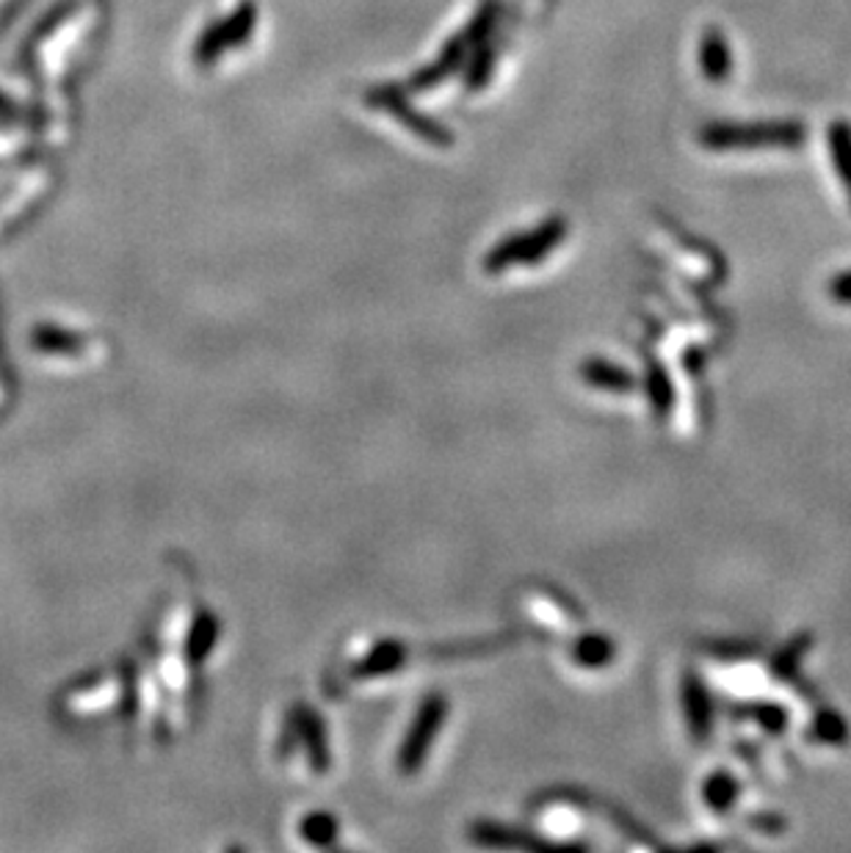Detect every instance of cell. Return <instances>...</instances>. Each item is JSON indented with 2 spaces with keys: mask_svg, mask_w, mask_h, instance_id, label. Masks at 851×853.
<instances>
[{
  "mask_svg": "<svg viewBox=\"0 0 851 853\" xmlns=\"http://www.w3.org/2000/svg\"><path fill=\"white\" fill-rule=\"evenodd\" d=\"M807 127L799 120H758V122H705L696 130V141L707 152H763L785 149L794 152L805 144Z\"/></svg>",
  "mask_w": 851,
  "mask_h": 853,
  "instance_id": "cell-1",
  "label": "cell"
},
{
  "mask_svg": "<svg viewBox=\"0 0 851 853\" xmlns=\"http://www.w3.org/2000/svg\"><path fill=\"white\" fill-rule=\"evenodd\" d=\"M498 18H501V0H484L478 12L473 14L470 23L462 31H456L454 39L445 42L443 50L438 53V58H434L432 64L420 67L418 72L409 78L407 87L412 89V92H426V89H434L443 81H449L451 75L459 72V69L470 61L473 53L492 36Z\"/></svg>",
  "mask_w": 851,
  "mask_h": 853,
  "instance_id": "cell-2",
  "label": "cell"
},
{
  "mask_svg": "<svg viewBox=\"0 0 851 853\" xmlns=\"http://www.w3.org/2000/svg\"><path fill=\"white\" fill-rule=\"evenodd\" d=\"M254 29H258V7L252 0H243L241 7L232 9L227 18L216 20L202 31L200 39L194 42V64L202 69H211L213 64L222 61V56L252 42Z\"/></svg>",
  "mask_w": 851,
  "mask_h": 853,
  "instance_id": "cell-3",
  "label": "cell"
},
{
  "mask_svg": "<svg viewBox=\"0 0 851 853\" xmlns=\"http://www.w3.org/2000/svg\"><path fill=\"white\" fill-rule=\"evenodd\" d=\"M365 105L374 111H385L393 120L401 122V127H407L412 136H418L420 141H429L440 149H449L454 144V133L445 125H440L432 116L420 114L412 105L407 103V94L401 87H393V83H379V87L368 89L365 92Z\"/></svg>",
  "mask_w": 851,
  "mask_h": 853,
  "instance_id": "cell-4",
  "label": "cell"
},
{
  "mask_svg": "<svg viewBox=\"0 0 851 853\" xmlns=\"http://www.w3.org/2000/svg\"><path fill=\"white\" fill-rule=\"evenodd\" d=\"M567 236V221L561 216L547 218L545 224H540L536 229L529 232H520V236L507 238L501 241L492 252L487 254V269L489 271H503L509 265H523V263H536V260L545 258L551 249H556L558 243Z\"/></svg>",
  "mask_w": 851,
  "mask_h": 853,
  "instance_id": "cell-5",
  "label": "cell"
},
{
  "mask_svg": "<svg viewBox=\"0 0 851 853\" xmlns=\"http://www.w3.org/2000/svg\"><path fill=\"white\" fill-rule=\"evenodd\" d=\"M700 69L711 83H725L733 72V50L722 29L711 25L700 39Z\"/></svg>",
  "mask_w": 851,
  "mask_h": 853,
  "instance_id": "cell-6",
  "label": "cell"
},
{
  "mask_svg": "<svg viewBox=\"0 0 851 853\" xmlns=\"http://www.w3.org/2000/svg\"><path fill=\"white\" fill-rule=\"evenodd\" d=\"M827 144L835 174H838L840 185H843L851 202V122L835 120L827 130Z\"/></svg>",
  "mask_w": 851,
  "mask_h": 853,
  "instance_id": "cell-7",
  "label": "cell"
},
{
  "mask_svg": "<svg viewBox=\"0 0 851 853\" xmlns=\"http://www.w3.org/2000/svg\"><path fill=\"white\" fill-rule=\"evenodd\" d=\"M492 69H495V50L487 45V42H484V45L478 47L476 53H473L470 69H467L465 87L470 89V92H478V89H484V87H487V81H489V75H492Z\"/></svg>",
  "mask_w": 851,
  "mask_h": 853,
  "instance_id": "cell-8",
  "label": "cell"
},
{
  "mask_svg": "<svg viewBox=\"0 0 851 853\" xmlns=\"http://www.w3.org/2000/svg\"><path fill=\"white\" fill-rule=\"evenodd\" d=\"M832 296L840 302H851V271H843L832 280Z\"/></svg>",
  "mask_w": 851,
  "mask_h": 853,
  "instance_id": "cell-9",
  "label": "cell"
}]
</instances>
